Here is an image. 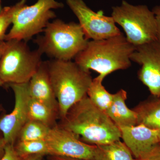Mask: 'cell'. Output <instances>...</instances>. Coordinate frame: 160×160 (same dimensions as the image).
<instances>
[{
    "label": "cell",
    "mask_w": 160,
    "mask_h": 160,
    "mask_svg": "<svg viewBox=\"0 0 160 160\" xmlns=\"http://www.w3.org/2000/svg\"><path fill=\"white\" fill-rule=\"evenodd\" d=\"M60 125L89 145H105L121 138L119 128L88 96L71 107Z\"/></svg>",
    "instance_id": "obj_1"
},
{
    "label": "cell",
    "mask_w": 160,
    "mask_h": 160,
    "mask_svg": "<svg viewBox=\"0 0 160 160\" xmlns=\"http://www.w3.org/2000/svg\"><path fill=\"white\" fill-rule=\"evenodd\" d=\"M135 48L122 32L105 39L89 41L74 62L85 70L97 72L104 80L112 72L131 66L130 57Z\"/></svg>",
    "instance_id": "obj_2"
},
{
    "label": "cell",
    "mask_w": 160,
    "mask_h": 160,
    "mask_svg": "<svg viewBox=\"0 0 160 160\" xmlns=\"http://www.w3.org/2000/svg\"><path fill=\"white\" fill-rule=\"evenodd\" d=\"M49 76L58 105L61 120L74 104L87 96L93 79L91 72L75 62L52 59L47 61Z\"/></svg>",
    "instance_id": "obj_3"
},
{
    "label": "cell",
    "mask_w": 160,
    "mask_h": 160,
    "mask_svg": "<svg viewBox=\"0 0 160 160\" xmlns=\"http://www.w3.org/2000/svg\"><path fill=\"white\" fill-rule=\"evenodd\" d=\"M44 34L34 40L38 49L53 59L71 61L84 49L89 40L79 23L56 19L49 22Z\"/></svg>",
    "instance_id": "obj_4"
},
{
    "label": "cell",
    "mask_w": 160,
    "mask_h": 160,
    "mask_svg": "<svg viewBox=\"0 0 160 160\" xmlns=\"http://www.w3.org/2000/svg\"><path fill=\"white\" fill-rule=\"evenodd\" d=\"M6 42L0 58V79L4 84L29 82L43 62L42 53L38 49L31 50L25 41Z\"/></svg>",
    "instance_id": "obj_5"
},
{
    "label": "cell",
    "mask_w": 160,
    "mask_h": 160,
    "mask_svg": "<svg viewBox=\"0 0 160 160\" xmlns=\"http://www.w3.org/2000/svg\"><path fill=\"white\" fill-rule=\"evenodd\" d=\"M111 17L135 47L157 40L155 17L146 5L135 6L123 0L120 6L112 7Z\"/></svg>",
    "instance_id": "obj_6"
},
{
    "label": "cell",
    "mask_w": 160,
    "mask_h": 160,
    "mask_svg": "<svg viewBox=\"0 0 160 160\" xmlns=\"http://www.w3.org/2000/svg\"><path fill=\"white\" fill-rule=\"evenodd\" d=\"M64 7L62 3L56 0H38L32 6H23L15 15L12 27L4 40L27 42L43 32L50 20L56 17L52 9Z\"/></svg>",
    "instance_id": "obj_7"
},
{
    "label": "cell",
    "mask_w": 160,
    "mask_h": 160,
    "mask_svg": "<svg viewBox=\"0 0 160 160\" xmlns=\"http://www.w3.org/2000/svg\"><path fill=\"white\" fill-rule=\"evenodd\" d=\"M75 15L87 40H99L122 33L111 16H106L102 10L95 12L83 0H66Z\"/></svg>",
    "instance_id": "obj_8"
},
{
    "label": "cell",
    "mask_w": 160,
    "mask_h": 160,
    "mask_svg": "<svg viewBox=\"0 0 160 160\" xmlns=\"http://www.w3.org/2000/svg\"><path fill=\"white\" fill-rule=\"evenodd\" d=\"M130 60L141 66L139 79L153 97L160 98V42L157 40L135 47Z\"/></svg>",
    "instance_id": "obj_9"
},
{
    "label": "cell",
    "mask_w": 160,
    "mask_h": 160,
    "mask_svg": "<svg viewBox=\"0 0 160 160\" xmlns=\"http://www.w3.org/2000/svg\"><path fill=\"white\" fill-rule=\"evenodd\" d=\"M14 92L15 105L13 110L0 118V131L6 144L14 145L20 132L29 120L28 108L30 96L29 82L9 84Z\"/></svg>",
    "instance_id": "obj_10"
},
{
    "label": "cell",
    "mask_w": 160,
    "mask_h": 160,
    "mask_svg": "<svg viewBox=\"0 0 160 160\" xmlns=\"http://www.w3.org/2000/svg\"><path fill=\"white\" fill-rule=\"evenodd\" d=\"M46 140L49 155L93 159L96 146L84 142L60 125L51 128Z\"/></svg>",
    "instance_id": "obj_11"
},
{
    "label": "cell",
    "mask_w": 160,
    "mask_h": 160,
    "mask_svg": "<svg viewBox=\"0 0 160 160\" xmlns=\"http://www.w3.org/2000/svg\"><path fill=\"white\" fill-rule=\"evenodd\" d=\"M121 138L133 157L138 159L159 146L158 132L143 124L119 128Z\"/></svg>",
    "instance_id": "obj_12"
},
{
    "label": "cell",
    "mask_w": 160,
    "mask_h": 160,
    "mask_svg": "<svg viewBox=\"0 0 160 160\" xmlns=\"http://www.w3.org/2000/svg\"><path fill=\"white\" fill-rule=\"evenodd\" d=\"M29 90L30 97L45 104L59 114L58 105L49 76L47 61L42 62L31 78L29 82Z\"/></svg>",
    "instance_id": "obj_13"
},
{
    "label": "cell",
    "mask_w": 160,
    "mask_h": 160,
    "mask_svg": "<svg viewBox=\"0 0 160 160\" xmlns=\"http://www.w3.org/2000/svg\"><path fill=\"white\" fill-rule=\"evenodd\" d=\"M127 94L126 90L120 89L113 94L111 105L106 112L119 128L138 125L137 113L126 106Z\"/></svg>",
    "instance_id": "obj_14"
},
{
    "label": "cell",
    "mask_w": 160,
    "mask_h": 160,
    "mask_svg": "<svg viewBox=\"0 0 160 160\" xmlns=\"http://www.w3.org/2000/svg\"><path fill=\"white\" fill-rule=\"evenodd\" d=\"M133 110L137 113L138 124H143L157 130L160 147V98L144 101Z\"/></svg>",
    "instance_id": "obj_15"
},
{
    "label": "cell",
    "mask_w": 160,
    "mask_h": 160,
    "mask_svg": "<svg viewBox=\"0 0 160 160\" xmlns=\"http://www.w3.org/2000/svg\"><path fill=\"white\" fill-rule=\"evenodd\" d=\"M93 160H135L131 152L120 140L96 146Z\"/></svg>",
    "instance_id": "obj_16"
},
{
    "label": "cell",
    "mask_w": 160,
    "mask_h": 160,
    "mask_svg": "<svg viewBox=\"0 0 160 160\" xmlns=\"http://www.w3.org/2000/svg\"><path fill=\"white\" fill-rule=\"evenodd\" d=\"M58 118H59L58 112L30 97L28 108L29 120L37 121L52 128L57 125L56 121Z\"/></svg>",
    "instance_id": "obj_17"
},
{
    "label": "cell",
    "mask_w": 160,
    "mask_h": 160,
    "mask_svg": "<svg viewBox=\"0 0 160 160\" xmlns=\"http://www.w3.org/2000/svg\"><path fill=\"white\" fill-rule=\"evenodd\" d=\"M103 79L98 76L92 79L87 92V96L98 108L106 111L111 105L113 94H111L103 86Z\"/></svg>",
    "instance_id": "obj_18"
},
{
    "label": "cell",
    "mask_w": 160,
    "mask_h": 160,
    "mask_svg": "<svg viewBox=\"0 0 160 160\" xmlns=\"http://www.w3.org/2000/svg\"><path fill=\"white\" fill-rule=\"evenodd\" d=\"M52 128L42 123L28 120L20 132L18 141L46 140Z\"/></svg>",
    "instance_id": "obj_19"
},
{
    "label": "cell",
    "mask_w": 160,
    "mask_h": 160,
    "mask_svg": "<svg viewBox=\"0 0 160 160\" xmlns=\"http://www.w3.org/2000/svg\"><path fill=\"white\" fill-rule=\"evenodd\" d=\"M14 148L18 155L23 158L32 155H49L46 140L18 141Z\"/></svg>",
    "instance_id": "obj_20"
},
{
    "label": "cell",
    "mask_w": 160,
    "mask_h": 160,
    "mask_svg": "<svg viewBox=\"0 0 160 160\" xmlns=\"http://www.w3.org/2000/svg\"><path fill=\"white\" fill-rule=\"evenodd\" d=\"M26 0H20L14 5L4 7L0 12V42L3 41L6 30L12 24L16 13L26 5Z\"/></svg>",
    "instance_id": "obj_21"
},
{
    "label": "cell",
    "mask_w": 160,
    "mask_h": 160,
    "mask_svg": "<svg viewBox=\"0 0 160 160\" xmlns=\"http://www.w3.org/2000/svg\"><path fill=\"white\" fill-rule=\"evenodd\" d=\"M25 158L20 157L17 153L14 145L6 144L5 148V153L0 160H24Z\"/></svg>",
    "instance_id": "obj_22"
},
{
    "label": "cell",
    "mask_w": 160,
    "mask_h": 160,
    "mask_svg": "<svg viewBox=\"0 0 160 160\" xmlns=\"http://www.w3.org/2000/svg\"><path fill=\"white\" fill-rule=\"evenodd\" d=\"M135 160H160V147H156L151 152L138 159Z\"/></svg>",
    "instance_id": "obj_23"
},
{
    "label": "cell",
    "mask_w": 160,
    "mask_h": 160,
    "mask_svg": "<svg viewBox=\"0 0 160 160\" xmlns=\"http://www.w3.org/2000/svg\"><path fill=\"white\" fill-rule=\"evenodd\" d=\"M155 17L157 30V40L160 42V6H155L152 9Z\"/></svg>",
    "instance_id": "obj_24"
},
{
    "label": "cell",
    "mask_w": 160,
    "mask_h": 160,
    "mask_svg": "<svg viewBox=\"0 0 160 160\" xmlns=\"http://www.w3.org/2000/svg\"><path fill=\"white\" fill-rule=\"evenodd\" d=\"M50 160H86L81 159L75 158L66 157L59 156L50 155Z\"/></svg>",
    "instance_id": "obj_25"
},
{
    "label": "cell",
    "mask_w": 160,
    "mask_h": 160,
    "mask_svg": "<svg viewBox=\"0 0 160 160\" xmlns=\"http://www.w3.org/2000/svg\"><path fill=\"white\" fill-rule=\"evenodd\" d=\"M6 143L3 139V137L0 136V159L2 158L5 153V148L6 146Z\"/></svg>",
    "instance_id": "obj_26"
},
{
    "label": "cell",
    "mask_w": 160,
    "mask_h": 160,
    "mask_svg": "<svg viewBox=\"0 0 160 160\" xmlns=\"http://www.w3.org/2000/svg\"><path fill=\"white\" fill-rule=\"evenodd\" d=\"M44 156L43 155L35 154L29 156L24 158V160H42Z\"/></svg>",
    "instance_id": "obj_27"
},
{
    "label": "cell",
    "mask_w": 160,
    "mask_h": 160,
    "mask_svg": "<svg viewBox=\"0 0 160 160\" xmlns=\"http://www.w3.org/2000/svg\"><path fill=\"white\" fill-rule=\"evenodd\" d=\"M6 46H7V42H4V41L0 42V58H1L5 51Z\"/></svg>",
    "instance_id": "obj_28"
},
{
    "label": "cell",
    "mask_w": 160,
    "mask_h": 160,
    "mask_svg": "<svg viewBox=\"0 0 160 160\" xmlns=\"http://www.w3.org/2000/svg\"><path fill=\"white\" fill-rule=\"evenodd\" d=\"M3 84H4V83L2 81L1 79H0V87H1V86H2Z\"/></svg>",
    "instance_id": "obj_29"
},
{
    "label": "cell",
    "mask_w": 160,
    "mask_h": 160,
    "mask_svg": "<svg viewBox=\"0 0 160 160\" xmlns=\"http://www.w3.org/2000/svg\"><path fill=\"white\" fill-rule=\"evenodd\" d=\"M1 1L0 0V12H1Z\"/></svg>",
    "instance_id": "obj_30"
}]
</instances>
